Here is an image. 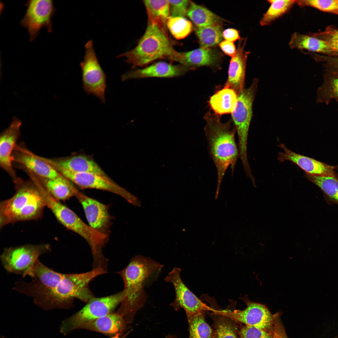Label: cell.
<instances>
[{
    "instance_id": "6",
    "label": "cell",
    "mask_w": 338,
    "mask_h": 338,
    "mask_svg": "<svg viewBox=\"0 0 338 338\" xmlns=\"http://www.w3.org/2000/svg\"><path fill=\"white\" fill-rule=\"evenodd\" d=\"M259 81L258 79H254L248 88L243 89L238 96L235 110L232 114L231 120L238 136L239 157L245 170L250 168L247 156V141Z\"/></svg>"
},
{
    "instance_id": "26",
    "label": "cell",
    "mask_w": 338,
    "mask_h": 338,
    "mask_svg": "<svg viewBox=\"0 0 338 338\" xmlns=\"http://www.w3.org/2000/svg\"><path fill=\"white\" fill-rule=\"evenodd\" d=\"M187 16L196 25L202 27L221 24L223 19L206 8L190 1Z\"/></svg>"
},
{
    "instance_id": "10",
    "label": "cell",
    "mask_w": 338,
    "mask_h": 338,
    "mask_svg": "<svg viewBox=\"0 0 338 338\" xmlns=\"http://www.w3.org/2000/svg\"><path fill=\"white\" fill-rule=\"evenodd\" d=\"M53 167L81 188L107 191L122 197L134 206L140 205V201L137 197L114 182L108 177L92 173L74 172L57 167Z\"/></svg>"
},
{
    "instance_id": "36",
    "label": "cell",
    "mask_w": 338,
    "mask_h": 338,
    "mask_svg": "<svg viewBox=\"0 0 338 338\" xmlns=\"http://www.w3.org/2000/svg\"><path fill=\"white\" fill-rule=\"evenodd\" d=\"M311 33L313 36L327 42L338 53V29L330 26L323 31Z\"/></svg>"
},
{
    "instance_id": "3",
    "label": "cell",
    "mask_w": 338,
    "mask_h": 338,
    "mask_svg": "<svg viewBox=\"0 0 338 338\" xmlns=\"http://www.w3.org/2000/svg\"><path fill=\"white\" fill-rule=\"evenodd\" d=\"M14 183V194L0 204V228L10 224L38 219L46 207L41 192L33 180L19 178Z\"/></svg>"
},
{
    "instance_id": "29",
    "label": "cell",
    "mask_w": 338,
    "mask_h": 338,
    "mask_svg": "<svg viewBox=\"0 0 338 338\" xmlns=\"http://www.w3.org/2000/svg\"><path fill=\"white\" fill-rule=\"evenodd\" d=\"M200 47L210 48L219 44L223 39V28L221 24L202 27H193Z\"/></svg>"
},
{
    "instance_id": "5",
    "label": "cell",
    "mask_w": 338,
    "mask_h": 338,
    "mask_svg": "<svg viewBox=\"0 0 338 338\" xmlns=\"http://www.w3.org/2000/svg\"><path fill=\"white\" fill-rule=\"evenodd\" d=\"M105 273V269L100 266L85 273L64 274L62 279L53 289L55 300L62 308L70 306L75 298L88 302L93 298L88 287L89 283L96 277Z\"/></svg>"
},
{
    "instance_id": "28",
    "label": "cell",
    "mask_w": 338,
    "mask_h": 338,
    "mask_svg": "<svg viewBox=\"0 0 338 338\" xmlns=\"http://www.w3.org/2000/svg\"><path fill=\"white\" fill-rule=\"evenodd\" d=\"M333 99L338 100V75L325 73L317 91L316 101L328 105Z\"/></svg>"
},
{
    "instance_id": "22",
    "label": "cell",
    "mask_w": 338,
    "mask_h": 338,
    "mask_svg": "<svg viewBox=\"0 0 338 338\" xmlns=\"http://www.w3.org/2000/svg\"><path fill=\"white\" fill-rule=\"evenodd\" d=\"M127 324L123 317L116 312L110 313L96 319L84 325L80 329L115 336L118 334H122Z\"/></svg>"
},
{
    "instance_id": "21",
    "label": "cell",
    "mask_w": 338,
    "mask_h": 338,
    "mask_svg": "<svg viewBox=\"0 0 338 338\" xmlns=\"http://www.w3.org/2000/svg\"><path fill=\"white\" fill-rule=\"evenodd\" d=\"M220 55L210 48H200L186 52H179L177 62L192 70L202 66L218 67Z\"/></svg>"
},
{
    "instance_id": "15",
    "label": "cell",
    "mask_w": 338,
    "mask_h": 338,
    "mask_svg": "<svg viewBox=\"0 0 338 338\" xmlns=\"http://www.w3.org/2000/svg\"><path fill=\"white\" fill-rule=\"evenodd\" d=\"M22 121L16 117L0 136V166L10 176L13 182L19 178L13 167L12 156L20 135Z\"/></svg>"
},
{
    "instance_id": "24",
    "label": "cell",
    "mask_w": 338,
    "mask_h": 338,
    "mask_svg": "<svg viewBox=\"0 0 338 338\" xmlns=\"http://www.w3.org/2000/svg\"><path fill=\"white\" fill-rule=\"evenodd\" d=\"M238 96L233 90L224 86L210 97L208 103L214 113L220 116L232 114L236 107Z\"/></svg>"
},
{
    "instance_id": "30",
    "label": "cell",
    "mask_w": 338,
    "mask_h": 338,
    "mask_svg": "<svg viewBox=\"0 0 338 338\" xmlns=\"http://www.w3.org/2000/svg\"><path fill=\"white\" fill-rule=\"evenodd\" d=\"M143 3L146 9L148 20L166 26L170 17V5L168 0H144Z\"/></svg>"
},
{
    "instance_id": "31",
    "label": "cell",
    "mask_w": 338,
    "mask_h": 338,
    "mask_svg": "<svg viewBox=\"0 0 338 338\" xmlns=\"http://www.w3.org/2000/svg\"><path fill=\"white\" fill-rule=\"evenodd\" d=\"M268 1L270 5L260 20L259 23L262 26L270 24L289 12L296 3V1L293 0H272Z\"/></svg>"
},
{
    "instance_id": "16",
    "label": "cell",
    "mask_w": 338,
    "mask_h": 338,
    "mask_svg": "<svg viewBox=\"0 0 338 338\" xmlns=\"http://www.w3.org/2000/svg\"><path fill=\"white\" fill-rule=\"evenodd\" d=\"M12 161L19 167L40 177L54 178L62 175L52 166L38 157L25 147L16 145L12 156Z\"/></svg>"
},
{
    "instance_id": "34",
    "label": "cell",
    "mask_w": 338,
    "mask_h": 338,
    "mask_svg": "<svg viewBox=\"0 0 338 338\" xmlns=\"http://www.w3.org/2000/svg\"><path fill=\"white\" fill-rule=\"evenodd\" d=\"M167 28L176 39H181L187 37L193 29L192 23L185 17H169L166 21Z\"/></svg>"
},
{
    "instance_id": "13",
    "label": "cell",
    "mask_w": 338,
    "mask_h": 338,
    "mask_svg": "<svg viewBox=\"0 0 338 338\" xmlns=\"http://www.w3.org/2000/svg\"><path fill=\"white\" fill-rule=\"evenodd\" d=\"M181 272L180 268L175 267L164 279L174 288L175 298L171 306L176 310L183 308L187 316L205 313L207 311H215V309L203 303L187 287L182 279Z\"/></svg>"
},
{
    "instance_id": "32",
    "label": "cell",
    "mask_w": 338,
    "mask_h": 338,
    "mask_svg": "<svg viewBox=\"0 0 338 338\" xmlns=\"http://www.w3.org/2000/svg\"><path fill=\"white\" fill-rule=\"evenodd\" d=\"M205 314L187 316L189 338H214V331L206 322Z\"/></svg>"
},
{
    "instance_id": "33",
    "label": "cell",
    "mask_w": 338,
    "mask_h": 338,
    "mask_svg": "<svg viewBox=\"0 0 338 338\" xmlns=\"http://www.w3.org/2000/svg\"><path fill=\"white\" fill-rule=\"evenodd\" d=\"M305 177L318 187L328 198L338 204V178L330 176H320L307 174Z\"/></svg>"
},
{
    "instance_id": "23",
    "label": "cell",
    "mask_w": 338,
    "mask_h": 338,
    "mask_svg": "<svg viewBox=\"0 0 338 338\" xmlns=\"http://www.w3.org/2000/svg\"><path fill=\"white\" fill-rule=\"evenodd\" d=\"M289 45L292 49H305L329 56H338V53L327 42L313 36L311 33L305 35L294 33L291 36Z\"/></svg>"
},
{
    "instance_id": "17",
    "label": "cell",
    "mask_w": 338,
    "mask_h": 338,
    "mask_svg": "<svg viewBox=\"0 0 338 338\" xmlns=\"http://www.w3.org/2000/svg\"><path fill=\"white\" fill-rule=\"evenodd\" d=\"M278 146L284 152L278 153V159L280 162L289 161L303 170L306 174L320 176H330L338 178L334 170L335 166L327 164L313 158L297 153L288 149L284 144Z\"/></svg>"
},
{
    "instance_id": "18",
    "label": "cell",
    "mask_w": 338,
    "mask_h": 338,
    "mask_svg": "<svg viewBox=\"0 0 338 338\" xmlns=\"http://www.w3.org/2000/svg\"><path fill=\"white\" fill-rule=\"evenodd\" d=\"M190 68L181 64L174 65L160 61L141 69L131 70L122 76L123 81L147 78H171L184 74Z\"/></svg>"
},
{
    "instance_id": "35",
    "label": "cell",
    "mask_w": 338,
    "mask_h": 338,
    "mask_svg": "<svg viewBox=\"0 0 338 338\" xmlns=\"http://www.w3.org/2000/svg\"><path fill=\"white\" fill-rule=\"evenodd\" d=\"M296 3L301 7H312L323 12L338 15V0H296Z\"/></svg>"
},
{
    "instance_id": "39",
    "label": "cell",
    "mask_w": 338,
    "mask_h": 338,
    "mask_svg": "<svg viewBox=\"0 0 338 338\" xmlns=\"http://www.w3.org/2000/svg\"><path fill=\"white\" fill-rule=\"evenodd\" d=\"M272 338H288L278 313L276 314L273 325Z\"/></svg>"
},
{
    "instance_id": "27",
    "label": "cell",
    "mask_w": 338,
    "mask_h": 338,
    "mask_svg": "<svg viewBox=\"0 0 338 338\" xmlns=\"http://www.w3.org/2000/svg\"><path fill=\"white\" fill-rule=\"evenodd\" d=\"M210 315L214 323V338H239L237 323L217 311Z\"/></svg>"
},
{
    "instance_id": "1",
    "label": "cell",
    "mask_w": 338,
    "mask_h": 338,
    "mask_svg": "<svg viewBox=\"0 0 338 338\" xmlns=\"http://www.w3.org/2000/svg\"><path fill=\"white\" fill-rule=\"evenodd\" d=\"M204 118V128L210 156L216 167L217 184L215 199L218 197L222 182L228 168L230 166L232 175L239 157L238 145L235 140L236 131L231 119L222 122L220 116L210 111Z\"/></svg>"
},
{
    "instance_id": "40",
    "label": "cell",
    "mask_w": 338,
    "mask_h": 338,
    "mask_svg": "<svg viewBox=\"0 0 338 338\" xmlns=\"http://www.w3.org/2000/svg\"><path fill=\"white\" fill-rule=\"evenodd\" d=\"M219 45L225 54L232 57L235 54L236 49L233 42L225 40L221 42Z\"/></svg>"
},
{
    "instance_id": "2",
    "label": "cell",
    "mask_w": 338,
    "mask_h": 338,
    "mask_svg": "<svg viewBox=\"0 0 338 338\" xmlns=\"http://www.w3.org/2000/svg\"><path fill=\"white\" fill-rule=\"evenodd\" d=\"M163 265L141 255L133 257L128 265L118 272L124 283L123 299L117 313L130 323L137 311L145 304L147 295L145 282L151 275L160 272Z\"/></svg>"
},
{
    "instance_id": "12",
    "label": "cell",
    "mask_w": 338,
    "mask_h": 338,
    "mask_svg": "<svg viewBox=\"0 0 338 338\" xmlns=\"http://www.w3.org/2000/svg\"><path fill=\"white\" fill-rule=\"evenodd\" d=\"M26 5V12L20 24L28 30L30 40L33 41L43 28H46L49 32H51L52 18L55 11L53 1L31 0L28 1Z\"/></svg>"
},
{
    "instance_id": "38",
    "label": "cell",
    "mask_w": 338,
    "mask_h": 338,
    "mask_svg": "<svg viewBox=\"0 0 338 338\" xmlns=\"http://www.w3.org/2000/svg\"><path fill=\"white\" fill-rule=\"evenodd\" d=\"M170 16L185 17L187 16L190 1L189 0H168Z\"/></svg>"
},
{
    "instance_id": "8",
    "label": "cell",
    "mask_w": 338,
    "mask_h": 338,
    "mask_svg": "<svg viewBox=\"0 0 338 338\" xmlns=\"http://www.w3.org/2000/svg\"><path fill=\"white\" fill-rule=\"evenodd\" d=\"M50 250V246L48 244H27L5 248L0 258L8 271L23 277L28 275L32 278L33 268L38 257Z\"/></svg>"
},
{
    "instance_id": "37",
    "label": "cell",
    "mask_w": 338,
    "mask_h": 338,
    "mask_svg": "<svg viewBox=\"0 0 338 338\" xmlns=\"http://www.w3.org/2000/svg\"><path fill=\"white\" fill-rule=\"evenodd\" d=\"M239 338H272V332L252 326L244 325L239 329Z\"/></svg>"
},
{
    "instance_id": "19",
    "label": "cell",
    "mask_w": 338,
    "mask_h": 338,
    "mask_svg": "<svg viewBox=\"0 0 338 338\" xmlns=\"http://www.w3.org/2000/svg\"><path fill=\"white\" fill-rule=\"evenodd\" d=\"M37 156L53 166L74 172L92 173L108 177L95 161L85 155H75L53 158Z\"/></svg>"
},
{
    "instance_id": "44",
    "label": "cell",
    "mask_w": 338,
    "mask_h": 338,
    "mask_svg": "<svg viewBox=\"0 0 338 338\" xmlns=\"http://www.w3.org/2000/svg\"><path fill=\"white\" fill-rule=\"evenodd\" d=\"M0 338H5V337H4L3 336H1V337Z\"/></svg>"
},
{
    "instance_id": "41",
    "label": "cell",
    "mask_w": 338,
    "mask_h": 338,
    "mask_svg": "<svg viewBox=\"0 0 338 338\" xmlns=\"http://www.w3.org/2000/svg\"><path fill=\"white\" fill-rule=\"evenodd\" d=\"M223 37L226 40L233 43L241 39L238 31L232 28H228L223 31Z\"/></svg>"
},
{
    "instance_id": "45",
    "label": "cell",
    "mask_w": 338,
    "mask_h": 338,
    "mask_svg": "<svg viewBox=\"0 0 338 338\" xmlns=\"http://www.w3.org/2000/svg\"><path fill=\"white\" fill-rule=\"evenodd\" d=\"M334 338H337L336 337H335Z\"/></svg>"
},
{
    "instance_id": "4",
    "label": "cell",
    "mask_w": 338,
    "mask_h": 338,
    "mask_svg": "<svg viewBox=\"0 0 338 338\" xmlns=\"http://www.w3.org/2000/svg\"><path fill=\"white\" fill-rule=\"evenodd\" d=\"M166 26L148 20L145 31L137 45L117 57L126 58L132 67L146 66L156 60L166 59L177 62L179 52L173 47Z\"/></svg>"
},
{
    "instance_id": "25",
    "label": "cell",
    "mask_w": 338,
    "mask_h": 338,
    "mask_svg": "<svg viewBox=\"0 0 338 338\" xmlns=\"http://www.w3.org/2000/svg\"><path fill=\"white\" fill-rule=\"evenodd\" d=\"M35 176L47 192L57 200L65 201L74 196L77 189L73 183L63 175L54 178Z\"/></svg>"
},
{
    "instance_id": "42",
    "label": "cell",
    "mask_w": 338,
    "mask_h": 338,
    "mask_svg": "<svg viewBox=\"0 0 338 338\" xmlns=\"http://www.w3.org/2000/svg\"><path fill=\"white\" fill-rule=\"evenodd\" d=\"M120 335H121V334H116V335H115L113 337H112L111 338H125L124 337H120Z\"/></svg>"
},
{
    "instance_id": "46",
    "label": "cell",
    "mask_w": 338,
    "mask_h": 338,
    "mask_svg": "<svg viewBox=\"0 0 338 338\" xmlns=\"http://www.w3.org/2000/svg\"><path fill=\"white\" fill-rule=\"evenodd\" d=\"M337 100V102H338V100Z\"/></svg>"
},
{
    "instance_id": "11",
    "label": "cell",
    "mask_w": 338,
    "mask_h": 338,
    "mask_svg": "<svg viewBox=\"0 0 338 338\" xmlns=\"http://www.w3.org/2000/svg\"><path fill=\"white\" fill-rule=\"evenodd\" d=\"M247 307L243 310L221 309L217 312L230 318L238 324L256 327L272 332L276 314L273 315L268 308L262 304L250 300L247 295L241 298Z\"/></svg>"
},
{
    "instance_id": "7",
    "label": "cell",
    "mask_w": 338,
    "mask_h": 338,
    "mask_svg": "<svg viewBox=\"0 0 338 338\" xmlns=\"http://www.w3.org/2000/svg\"><path fill=\"white\" fill-rule=\"evenodd\" d=\"M123 292L105 297L93 298L80 310L63 321L60 333L66 335L93 320L111 313L123 299Z\"/></svg>"
},
{
    "instance_id": "43",
    "label": "cell",
    "mask_w": 338,
    "mask_h": 338,
    "mask_svg": "<svg viewBox=\"0 0 338 338\" xmlns=\"http://www.w3.org/2000/svg\"><path fill=\"white\" fill-rule=\"evenodd\" d=\"M165 338H174L172 336L169 335V336H167Z\"/></svg>"
},
{
    "instance_id": "9",
    "label": "cell",
    "mask_w": 338,
    "mask_h": 338,
    "mask_svg": "<svg viewBox=\"0 0 338 338\" xmlns=\"http://www.w3.org/2000/svg\"><path fill=\"white\" fill-rule=\"evenodd\" d=\"M80 66L83 90L105 103L106 76L98 62L91 40L85 45V55Z\"/></svg>"
},
{
    "instance_id": "14",
    "label": "cell",
    "mask_w": 338,
    "mask_h": 338,
    "mask_svg": "<svg viewBox=\"0 0 338 338\" xmlns=\"http://www.w3.org/2000/svg\"><path fill=\"white\" fill-rule=\"evenodd\" d=\"M74 196L83 207L89 225L97 232L107 236L110 216L107 206L85 195L77 189Z\"/></svg>"
},
{
    "instance_id": "20",
    "label": "cell",
    "mask_w": 338,
    "mask_h": 338,
    "mask_svg": "<svg viewBox=\"0 0 338 338\" xmlns=\"http://www.w3.org/2000/svg\"><path fill=\"white\" fill-rule=\"evenodd\" d=\"M246 38L239 40L235 54L229 64L228 79L224 86L233 90L238 95L244 88L246 64L249 52L244 50Z\"/></svg>"
}]
</instances>
